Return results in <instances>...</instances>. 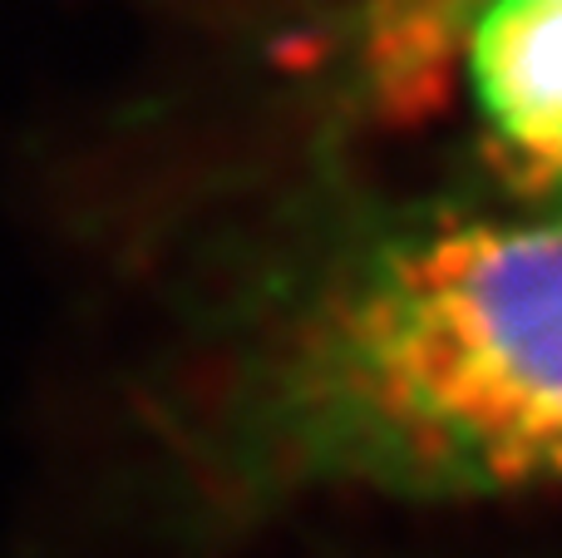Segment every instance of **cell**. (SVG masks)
Masks as SVG:
<instances>
[{"label":"cell","mask_w":562,"mask_h":558,"mask_svg":"<svg viewBox=\"0 0 562 558\" xmlns=\"http://www.w3.org/2000/svg\"><path fill=\"white\" fill-rule=\"evenodd\" d=\"M469 85L488 129L538 178H562V0H484Z\"/></svg>","instance_id":"2"},{"label":"cell","mask_w":562,"mask_h":558,"mask_svg":"<svg viewBox=\"0 0 562 558\" xmlns=\"http://www.w3.org/2000/svg\"><path fill=\"white\" fill-rule=\"evenodd\" d=\"M233 504L562 484V217L395 233L286 326L223 431Z\"/></svg>","instance_id":"1"},{"label":"cell","mask_w":562,"mask_h":558,"mask_svg":"<svg viewBox=\"0 0 562 558\" xmlns=\"http://www.w3.org/2000/svg\"><path fill=\"white\" fill-rule=\"evenodd\" d=\"M553 188H558V193H562V178H558V183H553Z\"/></svg>","instance_id":"3"}]
</instances>
